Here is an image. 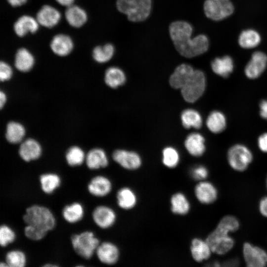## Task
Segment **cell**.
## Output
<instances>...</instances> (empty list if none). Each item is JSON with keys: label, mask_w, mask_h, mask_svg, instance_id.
<instances>
[{"label": "cell", "mask_w": 267, "mask_h": 267, "mask_svg": "<svg viewBox=\"0 0 267 267\" xmlns=\"http://www.w3.org/2000/svg\"><path fill=\"white\" fill-rule=\"evenodd\" d=\"M35 58L33 54L25 48H19L15 57V66L19 71L27 72L34 66Z\"/></svg>", "instance_id": "f546056e"}, {"label": "cell", "mask_w": 267, "mask_h": 267, "mask_svg": "<svg viewBox=\"0 0 267 267\" xmlns=\"http://www.w3.org/2000/svg\"><path fill=\"white\" fill-rule=\"evenodd\" d=\"M50 46L55 54L60 56H65L72 51L74 44L73 40L69 36L59 34L53 37Z\"/></svg>", "instance_id": "ac0fdd59"}, {"label": "cell", "mask_w": 267, "mask_h": 267, "mask_svg": "<svg viewBox=\"0 0 267 267\" xmlns=\"http://www.w3.org/2000/svg\"><path fill=\"white\" fill-rule=\"evenodd\" d=\"M253 159L254 155L251 150L243 143H235L227 151L228 163L233 170L237 172H243L247 170Z\"/></svg>", "instance_id": "5b68a950"}, {"label": "cell", "mask_w": 267, "mask_h": 267, "mask_svg": "<svg viewBox=\"0 0 267 267\" xmlns=\"http://www.w3.org/2000/svg\"><path fill=\"white\" fill-rule=\"evenodd\" d=\"M114 47L110 44L95 47L92 50V57L94 60L99 63L109 61L114 53Z\"/></svg>", "instance_id": "d590c367"}, {"label": "cell", "mask_w": 267, "mask_h": 267, "mask_svg": "<svg viewBox=\"0 0 267 267\" xmlns=\"http://www.w3.org/2000/svg\"><path fill=\"white\" fill-rule=\"evenodd\" d=\"M44 267H58V265H55V264H45L44 265Z\"/></svg>", "instance_id": "f5cc1de1"}, {"label": "cell", "mask_w": 267, "mask_h": 267, "mask_svg": "<svg viewBox=\"0 0 267 267\" xmlns=\"http://www.w3.org/2000/svg\"><path fill=\"white\" fill-rule=\"evenodd\" d=\"M180 157L178 151L172 147L165 148L162 152V163L168 168L174 169L177 167Z\"/></svg>", "instance_id": "74e56055"}, {"label": "cell", "mask_w": 267, "mask_h": 267, "mask_svg": "<svg viewBox=\"0 0 267 267\" xmlns=\"http://www.w3.org/2000/svg\"><path fill=\"white\" fill-rule=\"evenodd\" d=\"M36 19L39 24L50 28L54 27L61 19V14L58 9L54 7L44 5L41 7L37 14Z\"/></svg>", "instance_id": "2e32d148"}, {"label": "cell", "mask_w": 267, "mask_h": 267, "mask_svg": "<svg viewBox=\"0 0 267 267\" xmlns=\"http://www.w3.org/2000/svg\"><path fill=\"white\" fill-rule=\"evenodd\" d=\"M194 193L197 201L203 205L214 203L218 197L216 186L206 179L198 181L194 188Z\"/></svg>", "instance_id": "7c38bea8"}, {"label": "cell", "mask_w": 267, "mask_h": 267, "mask_svg": "<svg viewBox=\"0 0 267 267\" xmlns=\"http://www.w3.org/2000/svg\"><path fill=\"white\" fill-rule=\"evenodd\" d=\"M27 0H7L8 2L12 6H19L23 5Z\"/></svg>", "instance_id": "c3c4849f"}, {"label": "cell", "mask_w": 267, "mask_h": 267, "mask_svg": "<svg viewBox=\"0 0 267 267\" xmlns=\"http://www.w3.org/2000/svg\"><path fill=\"white\" fill-rule=\"evenodd\" d=\"M116 4L118 10L126 14L129 20L140 22L149 15L151 0H117Z\"/></svg>", "instance_id": "3957f363"}, {"label": "cell", "mask_w": 267, "mask_h": 267, "mask_svg": "<svg viewBox=\"0 0 267 267\" xmlns=\"http://www.w3.org/2000/svg\"><path fill=\"white\" fill-rule=\"evenodd\" d=\"M88 192L96 197H103L108 195L112 191V183L106 176L97 175L93 177L87 185Z\"/></svg>", "instance_id": "9a60e30c"}, {"label": "cell", "mask_w": 267, "mask_h": 267, "mask_svg": "<svg viewBox=\"0 0 267 267\" xmlns=\"http://www.w3.org/2000/svg\"><path fill=\"white\" fill-rule=\"evenodd\" d=\"M192 29L186 22H173L169 27L171 38L177 51L183 56L191 58L205 52L209 42L204 35H199L191 39Z\"/></svg>", "instance_id": "6da1fadb"}, {"label": "cell", "mask_w": 267, "mask_h": 267, "mask_svg": "<svg viewBox=\"0 0 267 267\" xmlns=\"http://www.w3.org/2000/svg\"><path fill=\"white\" fill-rule=\"evenodd\" d=\"M217 225L231 233L239 229L240 223L235 217L232 215H226L220 220Z\"/></svg>", "instance_id": "ab89813d"}, {"label": "cell", "mask_w": 267, "mask_h": 267, "mask_svg": "<svg viewBox=\"0 0 267 267\" xmlns=\"http://www.w3.org/2000/svg\"><path fill=\"white\" fill-rule=\"evenodd\" d=\"M39 23L37 20L29 15L19 17L14 24V30L19 37H23L29 32L35 33L39 29Z\"/></svg>", "instance_id": "603a6c76"}, {"label": "cell", "mask_w": 267, "mask_h": 267, "mask_svg": "<svg viewBox=\"0 0 267 267\" xmlns=\"http://www.w3.org/2000/svg\"><path fill=\"white\" fill-rule=\"evenodd\" d=\"M85 162L88 168L92 170L105 168L109 164L105 152L98 148L92 149L87 153Z\"/></svg>", "instance_id": "7402d4cb"}, {"label": "cell", "mask_w": 267, "mask_h": 267, "mask_svg": "<svg viewBox=\"0 0 267 267\" xmlns=\"http://www.w3.org/2000/svg\"><path fill=\"white\" fill-rule=\"evenodd\" d=\"M16 238L14 231L9 226L0 225V246L5 247L12 243Z\"/></svg>", "instance_id": "60d3db41"}, {"label": "cell", "mask_w": 267, "mask_h": 267, "mask_svg": "<svg viewBox=\"0 0 267 267\" xmlns=\"http://www.w3.org/2000/svg\"><path fill=\"white\" fill-rule=\"evenodd\" d=\"M47 232L38 229L30 225L26 224L24 228V234L29 239L39 241L44 238Z\"/></svg>", "instance_id": "b9f144b4"}, {"label": "cell", "mask_w": 267, "mask_h": 267, "mask_svg": "<svg viewBox=\"0 0 267 267\" xmlns=\"http://www.w3.org/2000/svg\"><path fill=\"white\" fill-rule=\"evenodd\" d=\"M181 120L183 127L186 129L191 127L199 129L202 125V119L200 114L192 109L184 110L181 114Z\"/></svg>", "instance_id": "e575fe53"}, {"label": "cell", "mask_w": 267, "mask_h": 267, "mask_svg": "<svg viewBox=\"0 0 267 267\" xmlns=\"http://www.w3.org/2000/svg\"><path fill=\"white\" fill-rule=\"evenodd\" d=\"M259 208L261 214L267 218V196L264 197L261 199Z\"/></svg>", "instance_id": "7dc6e473"}, {"label": "cell", "mask_w": 267, "mask_h": 267, "mask_svg": "<svg viewBox=\"0 0 267 267\" xmlns=\"http://www.w3.org/2000/svg\"><path fill=\"white\" fill-rule=\"evenodd\" d=\"M243 255L247 267H264L267 265V252L263 248L246 242L243 246Z\"/></svg>", "instance_id": "30bf717a"}, {"label": "cell", "mask_w": 267, "mask_h": 267, "mask_svg": "<svg viewBox=\"0 0 267 267\" xmlns=\"http://www.w3.org/2000/svg\"><path fill=\"white\" fill-rule=\"evenodd\" d=\"M211 67L216 74L222 78H227L234 70V61L228 55L217 57L212 61Z\"/></svg>", "instance_id": "d4e9b609"}, {"label": "cell", "mask_w": 267, "mask_h": 267, "mask_svg": "<svg viewBox=\"0 0 267 267\" xmlns=\"http://www.w3.org/2000/svg\"><path fill=\"white\" fill-rule=\"evenodd\" d=\"M65 15L69 24L75 28L82 27L88 19L86 11L81 7L73 4L67 7Z\"/></svg>", "instance_id": "484cf974"}, {"label": "cell", "mask_w": 267, "mask_h": 267, "mask_svg": "<svg viewBox=\"0 0 267 267\" xmlns=\"http://www.w3.org/2000/svg\"><path fill=\"white\" fill-rule=\"evenodd\" d=\"M85 215L83 205L75 202L67 205L63 208L62 215L64 220L69 223H75L81 221Z\"/></svg>", "instance_id": "83f0119b"}, {"label": "cell", "mask_w": 267, "mask_h": 267, "mask_svg": "<svg viewBox=\"0 0 267 267\" xmlns=\"http://www.w3.org/2000/svg\"><path fill=\"white\" fill-rule=\"evenodd\" d=\"M104 79L107 86L115 89L125 83L126 76L121 69L117 67H111L106 71Z\"/></svg>", "instance_id": "836d02e7"}, {"label": "cell", "mask_w": 267, "mask_h": 267, "mask_svg": "<svg viewBox=\"0 0 267 267\" xmlns=\"http://www.w3.org/2000/svg\"><path fill=\"white\" fill-rule=\"evenodd\" d=\"M257 145L261 152L267 153V132H264L258 136Z\"/></svg>", "instance_id": "f6af8a7d"}, {"label": "cell", "mask_w": 267, "mask_h": 267, "mask_svg": "<svg viewBox=\"0 0 267 267\" xmlns=\"http://www.w3.org/2000/svg\"><path fill=\"white\" fill-rule=\"evenodd\" d=\"M261 42L260 33L255 29H247L239 34L238 43L239 46L244 49H252L258 46Z\"/></svg>", "instance_id": "f1b7e54d"}, {"label": "cell", "mask_w": 267, "mask_h": 267, "mask_svg": "<svg viewBox=\"0 0 267 267\" xmlns=\"http://www.w3.org/2000/svg\"><path fill=\"white\" fill-rule=\"evenodd\" d=\"M172 213L178 216L187 215L191 210V204L186 195L178 191L173 193L170 199Z\"/></svg>", "instance_id": "ffe728a7"}, {"label": "cell", "mask_w": 267, "mask_h": 267, "mask_svg": "<svg viewBox=\"0 0 267 267\" xmlns=\"http://www.w3.org/2000/svg\"><path fill=\"white\" fill-rule=\"evenodd\" d=\"M259 107L260 116L263 120L267 121V98L260 102Z\"/></svg>", "instance_id": "bcb514c9"}, {"label": "cell", "mask_w": 267, "mask_h": 267, "mask_svg": "<svg viewBox=\"0 0 267 267\" xmlns=\"http://www.w3.org/2000/svg\"><path fill=\"white\" fill-rule=\"evenodd\" d=\"M25 133V128L22 124L12 121L7 125L5 137L11 143H18L23 140Z\"/></svg>", "instance_id": "d6a6232c"}, {"label": "cell", "mask_w": 267, "mask_h": 267, "mask_svg": "<svg viewBox=\"0 0 267 267\" xmlns=\"http://www.w3.org/2000/svg\"><path fill=\"white\" fill-rule=\"evenodd\" d=\"M190 175L193 179L199 181L206 180L207 178L209 176V171L204 166L197 165L191 169Z\"/></svg>", "instance_id": "7bdbcfd3"}, {"label": "cell", "mask_w": 267, "mask_h": 267, "mask_svg": "<svg viewBox=\"0 0 267 267\" xmlns=\"http://www.w3.org/2000/svg\"><path fill=\"white\" fill-rule=\"evenodd\" d=\"M6 101V96L4 92L0 89V110L4 106Z\"/></svg>", "instance_id": "681fc988"}, {"label": "cell", "mask_w": 267, "mask_h": 267, "mask_svg": "<svg viewBox=\"0 0 267 267\" xmlns=\"http://www.w3.org/2000/svg\"><path fill=\"white\" fill-rule=\"evenodd\" d=\"M190 252L193 260L197 263H202L208 260L213 253L206 240L199 237L191 239Z\"/></svg>", "instance_id": "e0dca14e"}, {"label": "cell", "mask_w": 267, "mask_h": 267, "mask_svg": "<svg viewBox=\"0 0 267 267\" xmlns=\"http://www.w3.org/2000/svg\"><path fill=\"white\" fill-rule=\"evenodd\" d=\"M56 1L60 5L68 7L72 5L75 0H56Z\"/></svg>", "instance_id": "f907efd6"}, {"label": "cell", "mask_w": 267, "mask_h": 267, "mask_svg": "<svg viewBox=\"0 0 267 267\" xmlns=\"http://www.w3.org/2000/svg\"><path fill=\"white\" fill-rule=\"evenodd\" d=\"M204 10L208 18L219 21L232 14L234 7L230 0H206L204 3Z\"/></svg>", "instance_id": "ba28073f"}, {"label": "cell", "mask_w": 267, "mask_h": 267, "mask_svg": "<svg viewBox=\"0 0 267 267\" xmlns=\"http://www.w3.org/2000/svg\"><path fill=\"white\" fill-rule=\"evenodd\" d=\"M194 71V69L189 65L182 64L179 65L170 77V85L174 89H181Z\"/></svg>", "instance_id": "cb8c5ba5"}, {"label": "cell", "mask_w": 267, "mask_h": 267, "mask_svg": "<svg viewBox=\"0 0 267 267\" xmlns=\"http://www.w3.org/2000/svg\"><path fill=\"white\" fill-rule=\"evenodd\" d=\"M266 185H267V179H266Z\"/></svg>", "instance_id": "9f6ffc18"}, {"label": "cell", "mask_w": 267, "mask_h": 267, "mask_svg": "<svg viewBox=\"0 0 267 267\" xmlns=\"http://www.w3.org/2000/svg\"><path fill=\"white\" fill-rule=\"evenodd\" d=\"M86 155L81 148L74 146L68 150L65 158L69 166L76 167L81 165L85 161Z\"/></svg>", "instance_id": "8d00e7d4"}, {"label": "cell", "mask_w": 267, "mask_h": 267, "mask_svg": "<svg viewBox=\"0 0 267 267\" xmlns=\"http://www.w3.org/2000/svg\"><path fill=\"white\" fill-rule=\"evenodd\" d=\"M71 243L78 255L89 260L95 254L100 241L93 232L86 230L72 235Z\"/></svg>", "instance_id": "277c9868"}, {"label": "cell", "mask_w": 267, "mask_h": 267, "mask_svg": "<svg viewBox=\"0 0 267 267\" xmlns=\"http://www.w3.org/2000/svg\"><path fill=\"white\" fill-rule=\"evenodd\" d=\"M267 67V55L262 51L254 52L244 69V75L249 80L260 78Z\"/></svg>", "instance_id": "9c48e42d"}, {"label": "cell", "mask_w": 267, "mask_h": 267, "mask_svg": "<svg viewBox=\"0 0 267 267\" xmlns=\"http://www.w3.org/2000/svg\"><path fill=\"white\" fill-rule=\"evenodd\" d=\"M5 262L8 267H24L27 262L26 256L22 251L18 250H11L6 254Z\"/></svg>", "instance_id": "f35d334b"}, {"label": "cell", "mask_w": 267, "mask_h": 267, "mask_svg": "<svg viewBox=\"0 0 267 267\" xmlns=\"http://www.w3.org/2000/svg\"><path fill=\"white\" fill-rule=\"evenodd\" d=\"M206 87L204 74L199 70H194L193 74L181 88V92L184 100L192 103L203 94Z\"/></svg>", "instance_id": "52a82bcc"}, {"label": "cell", "mask_w": 267, "mask_h": 267, "mask_svg": "<svg viewBox=\"0 0 267 267\" xmlns=\"http://www.w3.org/2000/svg\"><path fill=\"white\" fill-rule=\"evenodd\" d=\"M95 254L101 263L112 266L119 261L120 252L115 244L110 241H104L99 243Z\"/></svg>", "instance_id": "4fadbf2b"}, {"label": "cell", "mask_w": 267, "mask_h": 267, "mask_svg": "<svg viewBox=\"0 0 267 267\" xmlns=\"http://www.w3.org/2000/svg\"><path fill=\"white\" fill-rule=\"evenodd\" d=\"M206 125L209 130L213 133L220 134L226 128L227 119L222 112L215 110L208 116L206 120Z\"/></svg>", "instance_id": "4dcf8cb0"}, {"label": "cell", "mask_w": 267, "mask_h": 267, "mask_svg": "<svg viewBox=\"0 0 267 267\" xmlns=\"http://www.w3.org/2000/svg\"><path fill=\"white\" fill-rule=\"evenodd\" d=\"M23 219L26 224L47 232L55 227L56 223L52 211L39 205H33L27 208Z\"/></svg>", "instance_id": "7a4b0ae2"}, {"label": "cell", "mask_w": 267, "mask_h": 267, "mask_svg": "<svg viewBox=\"0 0 267 267\" xmlns=\"http://www.w3.org/2000/svg\"><path fill=\"white\" fill-rule=\"evenodd\" d=\"M41 188L46 194L53 193L61 183L60 177L57 174L47 173L41 175L39 178Z\"/></svg>", "instance_id": "1f68e13d"}, {"label": "cell", "mask_w": 267, "mask_h": 267, "mask_svg": "<svg viewBox=\"0 0 267 267\" xmlns=\"http://www.w3.org/2000/svg\"><path fill=\"white\" fill-rule=\"evenodd\" d=\"M238 264L239 261L236 259H233L225 262L223 264H224V266H225L235 267L238 266Z\"/></svg>", "instance_id": "816d5d0a"}, {"label": "cell", "mask_w": 267, "mask_h": 267, "mask_svg": "<svg viewBox=\"0 0 267 267\" xmlns=\"http://www.w3.org/2000/svg\"><path fill=\"white\" fill-rule=\"evenodd\" d=\"M8 267L6 262H0V267Z\"/></svg>", "instance_id": "db71d44e"}, {"label": "cell", "mask_w": 267, "mask_h": 267, "mask_svg": "<svg viewBox=\"0 0 267 267\" xmlns=\"http://www.w3.org/2000/svg\"><path fill=\"white\" fill-rule=\"evenodd\" d=\"M112 158L121 167L128 170H136L142 164L140 156L133 151L118 149L113 153Z\"/></svg>", "instance_id": "5bb4252c"}, {"label": "cell", "mask_w": 267, "mask_h": 267, "mask_svg": "<svg viewBox=\"0 0 267 267\" xmlns=\"http://www.w3.org/2000/svg\"><path fill=\"white\" fill-rule=\"evenodd\" d=\"M205 139L198 133H192L187 136L185 141V147L188 153L193 156L200 157L205 151Z\"/></svg>", "instance_id": "4316f807"}, {"label": "cell", "mask_w": 267, "mask_h": 267, "mask_svg": "<svg viewBox=\"0 0 267 267\" xmlns=\"http://www.w3.org/2000/svg\"><path fill=\"white\" fill-rule=\"evenodd\" d=\"M91 217L94 223L102 229L112 227L117 219L115 211L111 207L104 205L95 207L92 211Z\"/></svg>", "instance_id": "8fae6325"}, {"label": "cell", "mask_w": 267, "mask_h": 267, "mask_svg": "<svg viewBox=\"0 0 267 267\" xmlns=\"http://www.w3.org/2000/svg\"><path fill=\"white\" fill-rule=\"evenodd\" d=\"M226 230L216 226L206 237L205 240L210 246L213 253L223 255L229 252L234 247V239Z\"/></svg>", "instance_id": "8992f818"}, {"label": "cell", "mask_w": 267, "mask_h": 267, "mask_svg": "<svg viewBox=\"0 0 267 267\" xmlns=\"http://www.w3.org/2000/svg\"><path fill=\"white\" fill-rule=\"evenodd\" d=\"M42 149L36 140L29 138L23 141L19 147V154L26 162L38 159L41 155Z\"/></svg>", "instance_id": "d6986e66"}, {"label": "cell", "mask_w": 267, "mask_h": 267, "mask_svg": "<svg viewBox=\"0 0 267 267\" xmlns=\"http://www.w3.org/2000/svg\"><path fill=\"white\" fill-rule=\"evenodd\" d=\"M12 69L6 62L0 61V82L9 80L12 76Z\"/></svg>", "instance_id": "ee69618b"}, {"label": "cell", "mask_w": 267, "mask_h": 267, "mask_svg": "<svg viewBox=\"0 0 267 267\" xmlns=\"http://www.w3.org/2000/svg\"><path fill=\"white\" fill-rule=\"evenodd\" d=\"M118 206L124 210H129L134 208L137 203V196L133 189L124 186L120 188L116 194Z\"/></svg>", "instance_id": "44dd1931"}, {"label": "cell", "mask_w": 267, "mask_h": 267, "mask_svg": "<svg viewBox=\"0 0 267 267\" xmlns=\"http://www.w3.org/2000/svg\"><path fill=\"white\" fill-rule=\"evenodd\" d=\"M221 0V1H228L230 0Z\"/></svg>", "instance_id": "11a10c76"}]
</instances>
